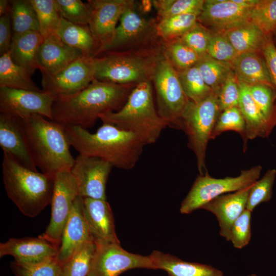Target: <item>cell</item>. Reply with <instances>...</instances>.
Listing matches in <instances>:
<instances>
[{
  "label": "cell",
  "instance_id": "cell-1",
  "mask_svg": "<svg viewBox=\"0 0 276 276\" xmlns=\"http://www.w3.org/2000/svg\"><path fill=\"white\" fill-rule=\"evenodd\" d=\"M136 84H120L94 79L81 91L55 99L53 121L84 129L94 126L101 115L119 110Z\"/></svg>",
  "mask_w": 276,
  "mask_h": 276
},
{
  "label": "cell",
  "instance_id": "cell-2",
  "mask_svg": "<svg viewBox=\"0 0 276 276\" xmlns=\"http://www.w3.org/2000/svg\"><path fill=\"white\" fill-rule=\"evenodd\" d=\"M64 126L70 146L79 154L100 157L113 167L131 169L146 145L134 133L108 123L103 122L93 133L80 127Z\"/></svg>",
  "mask_w": 276,
  "mask_h": 276
},
{
  "label": "cell",
  "instance_id": "cell-3",
  "mask_svg": "<svg viewBox=\"0 0 276 276\" xmlns=\"http://www.w3.org/2000/svg\"><path fill=\"white\" fill-rule=\"evenodd\" d=\"M18 119L33 162L42 173L55 175L71 170L75 158L70 151L64 124L36 114Z\"/></svg>",
  "mask_w": 276,
  "mask_h": 276
},
{
  "label": "cell",
  "instance_id": "cell-4",
  "mask_svg": "<svg viewBox=\"0 0 276 276\" xmlns=\"http://www.w3.org/2000/svg\"><path fill=\"white\" fill-rule=\"evenodd\" d=\"M3 153V179L8 197L25 216L36 217L51 202L55 175L31 170Z\"/></svg>",
  "mask_w": 276,
  "mask_h": 276
},
{
  "label": "cell",
  "instance_id": "cell-5",
  "mask_svg": "<svg viewBox=\"0 0 276 276\" xmlns=\"http://www.w3.org/2000/svg\"><path fill=\"white\" fill-rule=\"evenodd\" d=\"M152 84L151 81L137 84L121 109L102 114L99 119L102 123L134 133L146 145L155 143L168 125L157 112Z\"/></svg>",
  "mask_w": 276,
  "mask_h": 276
},
{
  "label": "cell",
  "instance_id": "cell-6",
  "mask_svg": "<svg viewBox=\"0 0 276 276\" xmlns=\"http://www.w3.org/2000/svg\"><path fill=\"white\" fill-rule=\"evenodd\" d=\"M162 49L161 39L153 47L104 53L94 58L95 79L120 84L151 81Z\"/></svg>",
  "mask_w": 276,
  "mask_h": 276
},
{
  "label": "cell",
  "instance_id": "cell-7",
  "mask_svg": "<svg viewBox=\"0 0 276 276\" xmlns=\"http://www.w3.org/2000/svg\"><path fill=\"white\" fill-rule=\"evenodd\" d=\"M151 82L159 116L168 126L182 130V116L190 100L184 93L177 71L164 51L163 43Z\"/></svg>",
  "mask_w": 276,
  "mask_h": 276
},
{
  "label": "cell",
  "instance_id": "cell-8",
  "mask_svg": "<svg viewBox=\"0 0 276 276\" xmlns=\"http://www.w3.org/2000/svg\"><path fill=\"white\" fill-rule=\"evenodd\" d=\"M220 112L217 97L213 94L198 103L190 100L182 116V130L188 136V146L196 156L200 175L207 172L206 148Z\"/></svg>",
  "mask_w": 276,
  "mask_h": 276
},
{
  "label": "cell",
  "instance_id": "cell-9",
  "mask_svg": "<svg viewBox=\"0 0 276 276\" xmlns=\"http://www.w3.org/2000/svg\"><path fill=\"white\" fill-rule=\"evenodd\" d=\"M135 6L133 1L121 16L110 39L99 48L96 57L109 51L153 47L160 42L156 29V20L143 17L136 12Z\"/></svg>",
  "mask_w": 276,
  "mask_h": 276
},
{
  "label": "cell",
  "instance_id": "cell-10",
  "mask_svg": "<svg viewBox=\"0 0 276 276\" xmlns=\"http://www.w3.org/2000/svg\"><path fill=\"white\" fill-rule=\"evenodd\" d=\"M262 167L258 165L241 171L237 177L216 178L211 177L208 172L199 174L181 203L180 213H191L218 196L250 188L259 179Z\"/></svg>",
  "mask_w": 276,
  "mask_h": 276
},
{
  "label": "cell",
  "instance_id": "cell-11",
  "mask_svg": "<svg viewBox=\"0 0 276 276\" xmlns=\"http://www.w3.org/2000/svg\"><path fill=\"white\" fill-rule=\"evenodd\" d=\"M96 243V251L88 276H119L134 268L157 269L150 256L128 252L120 243Z\"/></svg>",
  "mask_w": 276,
  "mask_h": 276
},
{
  "label": "cell",
  "instance_id": "cell-12",
  "mask_svg": "<svg viewBox=\"0 0 276 276\" xmlns=\"http://www.w3.org/2000/svg\"><path fill=\"white\" fill-rule=\"evenodd\" d=\"M78 196L77 184L71 171L56 173L51 202L50 222L45 232L40 235L41 237L60 247L64 227Z\"/></svg>",
  "mask_w": 276,
  "mask_h": 276
},
{
  "label": "cell",
  "instance_id": "cell-13",
  "mask_svg": "<svg viewBox=\"0 0 276 276\" xmlns=\"http://www.w3.org/2000/svg\"><path fill=\"white\" fill-rule=\"evenodd\" d=\"M42 77V90L55 99L74 95L95 79L94 58L82 55L58 73Z\"/></svg>",
  "mask_w": 276,
  "mask_h": 276
},
{
  "label": "cell",
  "instance_id": "cell-14",
  "mask_svg": "<svg viewBox=\"0 0 276 276\" xmlns=\"http://www.w3.org/2000/svg\"><path fill=\"white\" fill-rule=\"evenodd\" d=\"M55 98L41 91L0 87V112L23 119L39 114L53 120L52 105Z\"/></svg>",
  "mask_w": 276,
  "mask_h": 276
},
{
  "label": "cell",
  "instance_id": "cell-15",
  "mask_svg": "<svg viewBox=\"0 0 276 276\" xmlns=\"http://www.w3.org/2000/svg\"><path fill=\"white\" fill-rule=\"evenodd\" d=\"M112 167L102 158L79 154L70 170L77 184L78 195L106 200V185Z\"/></svg>",
  "mask_w": 276,
  "mask_h": 276
},
{
  "label": "cell",
  "instance_id": "cell-16",
  "mask_svg": "<svg viewBox=\"0 0 276 276\" xmlns=\"http://www.w3.org/2000/svg\"><path fill=\"white\" fill-rule=\"evenodd\" d=\"M252 8L233 0H205L197 21L213 32H222L249 21Z\"/></svg>",
  "mask_w": 276,
  "mask_h": 276
},
{
  "label": "cell",
  "instance_id": "cell-17",
  "mask_svg": "<svg viewBox=\"0 0 276 276\" xmlns=\"http://www.w3.org/2000/svg\"><path fill=\"white\" fill-rule=\"evenodd\" d=\"M133 2L132 0L87 1L90 9L88 26L100 45L99 48L110 39L121 16Z\"/></svg>",
  "mask_w": 276,
  "mask_h": 276
},
{
  "label": "cell",
  "instance_id": "cell-18",
  "mask_svg": "<svg viewBox=\"0 0 276 276\" xmlns=\"http://www.w3.org/2000/svg\"><path fill=\"white\" fill-rule=\"evenodd\" d=\"M59 247L41 237L10 238L0 243V258L10 255L18 263L32 265L56 258Z\"/></svg>",
  "mask_w": 276,
  "mask_h": 276
},
{
  "label": "cell",
  "instance_id": "cell-19",
  "mask_svg": "<svg viewBox=\"0 0 276 276\" xmlns=\"http://www.w3.org/2000/svg\"><path fill=\"white\" fill-rule=\"evenodd\" d=\"M92 239L83 213V198L78 195L63 230L58 262L64 265L81 246Z\"/></svg>",
  "mask_w": 276,
  "mask_h": 276
},
{
  "label": "cell",
  "instance_id": "cell-20",
  "mask_svg": "<svg viewBox=\"0 0 276 276\" xmlns=\"http://www.w3.org/2000/svg\"><path fill=\"white\" fill-rule=\"evenodd\" d=\"M82 55H84L80 50L66 44L56 33H52L43 38L39 49V70L42 74L53 75Z\"/></svg>",
  "mask_w": 276,
  "mask_h": 276
},
{
  "label": "cell",
  "instance_id": "cell-21",
  "mask_svg": "<svg viewBox=\"0 0 276 276\" xmlns=\"http://www.w3.org/2000/svg\"><path fill=\"white\" fill-rule=\"evenodd\" d=\"M83 213L96 242L120 243L109 204L105 200L83 198Z\"/></svg>",
  "mask_w": 276,
  "mask_h": 276
},
{
  "label": "cell",
  "instance_id": "cell-22",
  "mask_svg": "<svg viewBox=\"0 0 276 276\" xmlns=\"http://www.w3.org/2000/svg\"><path fill=\"white\" fill-rule=\"evenodd\" d=\"M249 188L224 194L210 201L201 209L213 213L219 225L220 235L230 241L231 227L246 210Z\"/></svg>",
  "mask_w": 276,
  "mask_h": 276
},
{
  "label": "cell",
  "instance_id": "cell-23",
  "mask_svg": "<svg viewBox=\"0 0 276 276\" xmlns=\"http://www.w3.org/2000/svg\"><path fill=\"white\" fill-rule=\"evenodd\" d=\"M0 146L23 166L38 171L18 119L0 113Z\"/></svg>",
  "mask_w": 276,
  "mask_h": 276
},
{
  "label": "cell",
  "instance_id": "cell-24",
  "mask_svg": "<svg viewBox=\"0 0 276 276\" xmlns=\"http://www.w3.org/2000/svg\"><path fill=\"white\" fill-rule=\"evenodd\" d=\"M43 40V36L38 31L12 34L9 49L11 57L30 76L39 70L37 55Z\"/></svg>",
  "mask_w": 276,
  "mask_h": 276
},
{
  "label": "cell",
  "instance_id": "cell-25",
  "mask_svg": "<svg viewBox=\"0 0 276 276\" xmlns=\"http://www.w3.org/2000/svg\"><path fill=\"white\" fill-rule=\"evenodd\" d=\"M230 64L239 81L248 85L263 84L275 87L261 53L239 54Z\"/></svg>",
  "mask_w": 276,
  "mask_h": 276
},
{
  "label": "cell",
  "instance_id": "cell-26",
  "mask_svg": "<svg viewBox=\"0 0 276 276\" xmlns=\"http://www.w3.org/2000/svg\"><path fill=\"white\" fill-rule=\"evenodd\" d=\"M149 256L157 269L165 270L169 276H224L221 270L212 266L185 261L158 250Z\"/></svg>",
  "mask_w": 276,
  "mask_h": 276
},
{
  "label": "cell",
  "instance_id": "cell-27",
  "mask_svg": "<svg viewBox=\"0 0 276 276\" xmlns=\"http://www.w3.org/2000/svg\"><path fill=\"white\" fill-rule=\"evenodd\" d=\"M239 83L240 98L238 107L245 119L248 140L268 137L273 128L266 121L253 100L249 85L240 81Z\"/></svg>",
  "mask_w": 276,
  "mask_h": 276
},
{
  "label": "cell",
  "instance_id": "cell-28",
  "mask_svg": "<svg viewBox=\"0 0 276 276\" xmlns=\"http://www.w3.org/2000/svg\"><path fill=\"white\" fill-rule=\"evenodd\" d=\"M56 33L69 46L80 50L84 55L94 58L100 45L88 25H79L61 17Z\"/></svg>",
  "mask_w": 276,
  "mask_h": 276
},
{
  "label": "cell",
  "instance_id": "cell-29",
  "mask_svg": "<svg viewBox=\"0 0 276 276\" xmlns=\"http://www.w3.org/2000/svg\"><path fill=\"white\" fill-rule=\"evenodd\" d=\"M222 32L238 55L261 53L266 37L258 27L249 21Z\"/></svg>",
  "mask_w": 276,
  "mask_h": 276
},
{
  "label": "cell",
  "instance_id": "cell-30",
  "mask_svg": "<svg viewBox=\"0 0 276 276\" xmlns=\"http://www.w3.org/2000/svg\"><path fill=\"white\" fill-rule=\"evenodd\" d=\"M0 87L41 91L24 69L12 60L10 52L0 57Z\"/></svg>",
  "mask_w": 276,
  "mask_h": 276
},
{
  "label": "cell",
  "instance_id": "cell-31",
  "mask_svg": "<svg viewBox=\"0 0 276 276\" xmlns=\"http://www.w3.org/2000/svg\"><path fill=\"white\" fill-rule=\"evenodd\" d=\"M195 65L216 96L233 71L229 63L217 60L207 54L201 56Z\"/></svg>",
  "mask_w": 276,
  "mask_h": 276
},
{
  "label": "cell",
  "instance_id": "cell-32",
  "mask_svg": "<svg viewBox=\"0 0 276 276\" xmlns=\"http://www.w3.org/2000/svg\"><path fill=\"white\" fill-rule=\"evenodd\" d=\"M9 10L13 34L30 31L39 32L36 12L30 0L10 1Z\"/></svg>",
  "mask_w": 276,
  "mask_h": 276
},
{
  "label": "cell",
  "instance_id": "cell-33",
  "mask_svg": "<svg viewBox=\"0 0 276 276\" xmlns=\"http://www.w3.org/2000/svg\"><path fill=\"white\" fill-rule=\"evenodd\" d=\"M177 72L184 93L191 101L198 103L214 94L195 65Z\"/></svg>",
  "mask_w": 276,
  "mask_h": 276
},
{
  "label": "cell",
  "instance_id": "cell-34",
  "mask_svg": "<svg viewBox=\"0 0 276 276\" xmlns=\"http://www.w3.org/2000/svg\"><path fill=\"white\" fill-rule=\"evenodd\" d=\"M96 248L94 239L84 244L62 266L61 276H88Z\"/></svg>",
  "mask_w": 276,
  "mask_h": 276
},
{
  "label": "cell",
  "instance_id": "cell-35",
  "mask_svg": "<svg viewBox=\"0 0 276 276\" xmlns=\"http://www.w3.org/2000/svg\"><path fill=\"white\" fill-rule=\"evenodd\" d=\"M162 40L164 51L177 71L195 65L201 56L185 44L179 38Z\"/></svg>",
  "mask_w": 276,
  "mask_h": 276
},
{
  "label": "cell",
  "instance_id": "cell-36",
  "mask_svg": "<svg viewBox=\"0 0 276 276\" xmlns=\"http://www.w3.org/2000/svg\"><path fill=\"white\" fill-rule=\"evenodd\" d=\"M205 0H154L157 22L169 17L190 13L199 15Z\"/></svg>",
  "mask_w": 276,
  "mask_h": 276
},
{
  "label": "cell",
  "instance_id": "cell-37",
  "mask_svg": "<svg viewBox=\"0 0 276 276\" xmlns=\"http://www.w3.org/2000/svg\"><path fill=\"white\" fill-rule=\"evenodd\" d=\"M198 16L194 13L186 14L157 21V34L164 41L179 38L195 25Z\"/></svg>",
  "mask_w": 276,
  "mask_h": 276
},
{
  "label": "cell",
  "instance_id": "cell-38",
  "mask_svg": "<svg viewBox=\"0 0 276 276\" xmlns=\"http://www.w3.org/2000/svg\"><path fill=\"white\" fill-rule=\"evenodd\" d=\"M251 97L268 124L276 125V88L266 84L249 85Z\"/></svg>",
  "mask_w": 276,
  "mask_h": 276
},
{
  "label": "cell",
  "instance_id": "cell-39",
  "mask_svg": "<svg viewBox=\"0 0 276 276\" xmlns=\"http://www.w3.org/2000/svg\"><path fill=\"white\" fill-rule=\"evenodd\" d=\"M235 131L240 134L244 142V149L248 140L245 119L238 107L226 109L220 112L212 132L214 139L222 132Z\"/></svg>",
  "mask_w": 276,
  "mask_h": 276
},
{
  "label": "cell",
  "instance_id": "cell-40",
  "mask_svg": "<svg viewBox=\"0 0 276 276\" xmlns=\"http://www.w3.org/2000/svg\"><path fill=\"white\" fill-rule=\"evenodd\" d=\"M36 12L39 32L43 37L52 33H56L60 25L61 17L55 0H30Z\"/></svg>",
  "mask_w": 276,
  "mask_h": 276
},
{
  "label": "cell",
  "instance_id": "cell-41",
  "mask_svg": "<svg viewBox=\"0 0 276 276\" xmlns=\"http://www.w3.org/2000/svg\"><path fill=\"white\" fill-rule=\"evenodd\" d=\"M249 21L265 35H273L276 30V0H259L251 10Z\"/></svg>",
  "mask_w": 276,
  "mask_h": 276
},
{
  "label": "cell",
  "instance_id": "cell-42",
  "mask_svg": "<svg viewBox=\"0 0 276 276\" xmlns=\"http://www.w3.org/2000/svg\"><path fill=\"white\" fill-rule=\"evenodd\" d=\"M275 176L276 170L269 169L250 187L246 209L252 212L260 204L270 200Z\"/></svg>",
  "mask_w": 276,
  "mask_h": 276
},
{
  "label": "cell",
  "instance_id": "cell-43",
  "mask_svg": "<svg viewBox=\"0 0 276 276\" xmlns=\"http://www.w3.org/2000/svg\"><path fill=\"white\" fill-rule=\"evenodd\" d=\"M60 17L73 24L88 25L90 9L87 3L81 0H55Z\"/></svg>",
  "mask_w": 276,
  "mask_h": 276
},
{
  "label": "cell",
  "instance_id": "cell-44",
  "mask_svg": "<svg viewBox=\"0 0 276 276\" xmlns=\"http://www.w3.org/2000/svg\"><path fill=\"white\" fill-rule=\"evenodd\" d=\"M10 267L15 276H61L62 266L56 258L32 265L13 261L11 262Z\"/></svg>",
  "mask_w": 276,
  "mask_h": 276
},
{
  "label": "cell",
  "instance_id": "cell-45",
  "mask_svg": "<svg viewBox=\"0 0 276 276\" xmlns=\"http://www.w3.org/2000/svg\"><path fill=\"white\" fill-rule=\"evenodd\" d=\"M206 54L217 60L229 63L238 55L223 32L213 31Z\"/></svg>",
  "mask_w": 276,
  "mask_h": 276
},
{
  "label": "cell",
  "instance_id": "cell-46",
  "mask_svg": "<svg viewBox=\"0 0 276 276\" xmlns=\"http://www.w3.org/2000/svg\"><path fill=\"white\" fill-rule=\"evenodd\" d=\"M212 31L199 22L179 37L188 47L200 56L206 54Z\"/></svg>",
  "mask_w": 276,
  "mask_h": 276
},
{
  "label": "cell",
  "instance_id": "cell-47",
  "mask_svg": "<svg viewBox=\"0 0 276 276\" xmlns=\"http://www.w3.org/2000/svg\"><path fill=\"white\" fill-rule=\"evenodd\" d=\"M251 212L246 209L231 227L230 241L236 248L242 249L250 242L251 236Z\"/></svg>",
  "mask_w": 276,
  "mask_h": 276
},
{
  "label": "cell",
  "instance_id": "cell-48",
  "mask_svg": "<svg viewBox=\"0 0 276 276\" xmlns=\"http://www.w3.org/2000/svg\"><path fill=\"white\" fill-rule=\"evenodd\" d=\"M216 97L220 112L239 106V83L233 71L221 87Z\"/></svg>",
  "mask_w": 276,
  "mask_h": 276
},
{
  "label": "cell",
  "instance_id": "cell-49",
  "mask_svg": "<svg viewBox=\"0 0 276 276\" xmlns=\"http://www.w3.org/2000/svg\"><path fill=\"white\" fill-rule=\"evenodd\" d=\"M261 53L265 59L272 82L276 88V47L273 41L272 35L266 36Z\"/></svg>",
  "mask_w": 276,
  "mask_h": 276
},
{
  "label": "cell",
  "instance_id": "cell-50",
  "mask_svg": "<svg viewBox=\"0 0 276 276\" xmlns=\"http://www.w3.org/2000/svg\"><path fill=\"white\" fill-rule=\"evenodd\" d=\"M12 35H11L10 17L8 12L0 17V55L9 51Z\"/></svg>",
  "mask_w": 276,
  "mask_h": 276
},
{
  "label": "cell",
  "instance_id": "cell-51",
  "mask_svg": "<svg viewBox=\"0 0 276 276\" xmlns=\"http://www.w3.org/2000/svg\"><path fill=\"white\" fill-rule=\"evenodd\" d=\"M153 6V1L142 0L139 4V10L142 13H148L151 11Z\"/></svg>",
  "mask_w": 276,
  "mask_h": 276
},
{
  "label": "cell",
  "instance_id": "cell-52",
  "mask_svg": "<svg viewBox=\"0 0 276 276\" xmlns=\"http://www.w3.org/2000/svg\"><path fill=\"white\" fill-rule=\"evenodd\" d=\"M11 2L7 0L0 1V15L1 16L9 12Z\"/></svg>",
  "mask_w": 276,
  "mask_h": 276
},
{
  "label": "cell",
  "instance_id": "cell-53",
  "mask_svg": "<svg viewBox=\"0 0 276 276\" xmlns=\"http://www.w3.org/2000/svg\"><path fill=\"white\" fill-rule=\"evenodd\" d=\"M272 36L274 37V39H275V41L276 42V30L274 32V33H273Z\"/></svg>",
  "mask_w": 276,
  "mask_h": 276
},
{
  "label": "cell",
  "instance_id": "cell-54",
  "mask_svg": "<svg viewBox=\"0 0 276 276\" xmlns=\"http://www.w3.org/2000/svg\"><path fill=\"white\" fill-rule=\"evenodd\" d=\"M247 276H257V274L256 273H251V274H250Z\"/></svg>",
  "mask_w": 276,
  "mask_h": 276
}]
</instances>
